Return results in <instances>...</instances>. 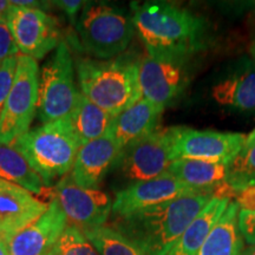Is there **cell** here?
<instances>
[{
  "mask_svg": "<svg viewBox=\"0 0 255 255\" xmlns=\"http://www.w3.org/2000/svg\"><path fill=\"white\" fill-rule=\"evenodd\" d=\"M132 24L149 55L189 59L205 45L206 23L167 1L132 2Z\"/></svg>",
  "mask_w": 255,
  "mask_h": 255,
  "instance_id": "1",
  "label": "cell"
},
{
  "mask_svg": "<svg viewBox=\"0 0 255 255\" xmlns=\"http://www.w3.org/2000/svg\"><path fill=\"white\" fill-rule=\"evenodd\" d=\"M213 199L212 193L184 195L115 218L114 228L145 255H167L190 222Z\"/></svg>",
  "mask_w": 255,
  "mask_h": 255,
  "instance_id": "2",
  "label": "cell"
},
{
  "mask_svg": "<svg viewBox=\"0 0 255 255\" xmlns=\"http://www.w3.org/2000/svg\"><path fill=\"white\" fill-rule=\"evenodd\" d=\"M138 63L122 55L108 60L79 58L76 70L81 92L101 109L119 116L142 98Z\"/></svg>",
  "mask_w": 255,
  "mask_h": 255,
  "instance_id": "3",
  "label": "cell"
},
{
  "mask_svg": "<svg viewBox=\"0 0 255 255\" xmlns=\"http://www.w3.org/2000/svg\"><path fill=\"white\" fill-rule=\"evenodd\" d=\"M12 145L27 159L46 186L71 171L82 146L69 117L28 130Z\"/></svg>",
  "mask_w": 255,
  "mask_h": 255,
  "instance_id": "4",
  "label": "cell"
},
{
  "mask_svg": "<svg viewBox=\"0 0 255 255\" xmlns=\"http://www.w3.org/2000/svg\"><path fill=\"white\" fill-rule=\"evenodd\" d=\"M75 26L76 49L102 60L122 55L135 32L131 15L126 9L105 2L85 5Z\"/></svg>",
  "mask_w": 255,
  "mask_h": 255,
  "instance_id": "5",
  "label": "cell"
},
{
  "mask_svg": "<svg viewBox=\"0 0 255 255\" xmlns=\"http://www.w3.org/2000/svg\"><path fill=\"white\" fill-rule=\"evenodd\" d=\"M79 95L69 43L63 40L39 71L38 116L49 123L70 116Z\"/></svg>",
  "mask_w": 255,
  "mask_h": 255,
  "instance_id": "6",
  "label": "cell"
},
{
  "mask_svg": "<svg viewBox=\"0 0 255 255\" xmlns=\"http://www.w3.org/2000/svg\"><path fill=\"white\" fill-rule=\"evenodd\" d=\"M38 62L18 55L13 85L0 114V144L12 145L30 130L38 109Z\"/></svg>",
  "mask_w": 255,
  "mask_h": 255,
  "instance_id": "7",
  "label": "cell"
},
{
  "mask_svg": "<svg viewBox=\"0 0 255 255\" xmlns=\"http://www.w3.org/2000/svg\"><path fill=\"white\" fill-rule=\"evenodd\" d=\"M175 132L176 127L158 128L150 135L123 149L115 168L131 183L152 180L165 173L175 161Z\"/></svg>",
  "mask_w": 255,
  "mask_h": 255,
  "instance_id": "8",
  "label": "cell"
},
{
  "mask_svg": "<svg viewBox=\"0 0 255 255\" xmlns=\"http://www.w3.org/2000/svg\"><path fill=\"white\" fill-rule=\"evenodd\" d=\"M6 19L23 56L43 59L63 41L58 20L43 9L12 5Z\"/></svg>",
  "mask_w": 255,
  "mask_h": 255,
  "instance_id": "9",
  "label": "cell"
},
{
  "mask_svg": "<svg viewBox=\"0 0 255 255\" xmlns=\"http://www.w3.org/2000/svg\"><path fill=\"white\" fill-rule=\"evenodd\" d=\"M189 59L146 55L138 63V83L142 97L165 109L186 89L189 81Z\"/></svg>",
  "mask_w": 255,
  "mask_h": 255,
  "instance_id": "10",
  "label": "cell"
},
{
  "mask_svg": "<svg viewBox=\"0 0 255 255\" xmlns=\"http://www.w3.org/2000/svg\"><path fill=\"white\" fill-rule=\"evenodd\" d=\"M55 197L68 221L82 232L105 226L113 212V201L107 193L79 187L70 175L62 177L56 183Z\"/></svg>",
  "mask_w": 255,
  "mask_h": 255,
  "instance_id": "11",
  "label": "cell"
},
{
  "mask_svg": "<svg viewBox=\"0 0 255 255\" xmlns=\"http://www.w3.org/2000/svg\"><path fill=\"white\" fill-rule=\"evenodd\" d=\"M247 135L215 130H195L176 127L174 139L175 159L191 158L227 164L241 150Z\"/></svg>",
  "mask_w": 255,
  "mask_h": 255,
  "instance_id": "12",
  "label": "cell"
},
{
  "mask_svg": "<svg viewBox=\"0 0 255 255\" xmlns=\"http://www.w3.org/2000/svg\"><path fill=\"white\" fill-rule=\"evenodd\" d=\"M212 191L196 190L181 182L169 173L143 182L131 183L119 190L113 202V213L115 218L126 216L149 207H154L168 201L175 200L184 195H193ZM213 197H214V193Z\"/></svg>",
  "mask_w": 255,
  "mask_h": 255,
  "instance_id": "13",
  "label": "cell"
},
{
  "mask_svg": "<svg viewBox=\"0 0 255 255\" xmlns=\"http://www.w3.org/2000/svg\"><path fill=\"white\" fill-rule=\"evenodd\" d=\"M49 203L31 191L0 178V241L7 246L19 232L37 221Z\"/></svg>",
  "mask_w": 255,
  "mask_h": 255,
  "instance_id": "14",
  "label": "cell"
},
{
  "mask_svg": "<svg viewBox=\"0 0 255 255\" xmlns=\"http://www.w3.org/2000/svg\"><path fill=\"white\" fill-rule=\"evenodd\" d=\"M68 222L58 200L53 197L46 212L8 242V255H47L68 227Z\"/></svg>",
  "mask_w": 255,
  "mask_h": 255,
  "instance_id": "15",
  "label": "cell"
},
{
  "mask_svg": "<svg viewBox=\"0 0 255 255\" xmlns=\"http://www.w3.org/2000/svg\"><path fill=\"white\" fill-rule=\"evenodd\" d=\"M121 148L111 133L83 144L76 156L70 177L77 186L98 189L121 155Z\"/></svg>",
  "mask_w": 255,
  "mask_h": 255,
  "instance_id": "16",
  "label": "cell"
},
{
  "mask_svg": "<svg viewBox=\"0 0 255 255\" xmlns=\"http://www.w3.org/2000/svg\"><path fill=\"white\" fill-rule=\"evenodd\" d=\"M214 101L241 111L255 110V60L244 58L212 89Z\"/></svg>",
  "mask_w": 255,
  "mask_h": 255,
  "instance_id": "17",
  "label": "cell"
},
{
  "mask_svg": "<svg viewBox=\"0 0 255 255\" xmlns=\"http://www.w3.org/2000/svg\"><path fill=\"white\" fill-rule=\"evenodd\" d=\"M162 113V108L142 97L115 117L110 133L121 150L157 130Z\"/></svg>",
  "mask_w": 255,
  "mask_h": 255,
  "instance_id": "18",
  "label": "cell"
},
{
  "mask_svg": "<svg viewBox=\"0 0 255 255\" xmlns=\"http://www.w3.org/2000/svg\"><path fill=\"white\" fill-rule=\"evenodd\" d=\"M231 202L228 199L213 197L190 225L186 228L167 255H197L205 244L207 237L227 209Z\"/></svg>",
  "mask_w": 255,
  "mask_h": 255,
  "instance_id": "19",
  "label": "cell"
},
{
  "mask_svg": "<svg viewBox=\"0 0 255 255\" xmlns=\"http://www.w3.org/2000/svg\"><path fill=\"white\" fill-rule=\"evenodd\" d=\"M239 206L229 202L197 255H242L245 242L238 225Z\"/></svg>",
  "mask_w": 255,
  "mask_h": 255,
  "instance_id": "20",
  "label": "cell"
},
{
  "mask_svg": "<svg viewBox=\"0 0 255 255\" xmlns=\"http://www.w3.org/2000/svg\"><path fill=\"white\" fill-rule=\"evenodd\" d=\"M167 173L196 190L215 193L227 178V164L201 159L178 158L171 162Z\"/></svg>",
  "mask_w": 255,
  "mask_h": 255,
  "instance_id": "21",
  "label": "cell"
},
{
  "mask_svg": "<svg viewBox=\"0 0 255 255\" xmlns=\"http://www.w3.org/2000/svg\"><path fill=\"white\" fill-rule=\"evenodd\" d=\"M69 120L83 145L109 133L115 116L101 109L79 91Z\"/></svg>",
  "mask_w": 255,
  "mask_h": 255,
  "instance_id": "22",
  "label": "cell"
},
{
  "mask_svg": "<svg viewBox=\"0 0 255 255\" xmlns=\"http://www.w3.org/2000/svg\"><path fill=\"white\" fill-rule=\"evenodd\" d=\"M0 178L40 195L44 191L41 177L13 145L0 144Z\"/></svg>",
  "mask_w": 255,
  "mask_h": 255,
  "instance_id": "23",
  "label": "cell"
},
{
  "mask_svg": "<svg viewBox=\"0 0 255 255\" xmlns=\"http://www.w3.org/2000/svg\"><path fill=\"white\" fill-rule=\"evenodd\" d=\"M226 183L237 194L255 186V129L247 135L241 150L227 163Z\"/></svg>",
  "mask_w": 255,
  "mask_h": 255,
  "instance_id": "24",
  "label": "cell"
},
{
  "mask_svg": "<svg viewBox=\"0 0 255 255\" xmlns=\"http://www.w3.org/2000/svg\"><path fill=\"white\" fill-rule=\"evenodd\" d=\"M100 255H145L133 242L114 227H102L83 231Z\"/></svg>",
  "mask_w": 255,
  "mask_h": 255,
  "instance_id": "25",
  "label": "cell"
},
{
  "mask_svg": "<svg viewBox=\"0 0 255 255\" xmlns=\"http://www.w3.org/2000/svg\"><path fill=\"white\" fill-rule=\"evenodd\" d=\"M47 255H100L83 232L76 226H68Z\"/></svg>",
  "mask_w": 255,
  "mask_h": 255,
  "instance_id": "26",
  "label": "cell"
},
{
  "mask_svg": "<svg viewBox=\"0 0 255 255\" xmlns=\"http://www.w3.org/2000/svg\"><path fill=\"white\" fill-rule=\"evenodd\" d=\"M17 63L18 56H15L0 64V114H1L5 102L7 100L12 85H13Z\"/></svg>",
  "mask_w": 255,
  "mask_h": 255,
  "instance_id": "27",
  "label": "cell"
},
{
  "mask_svg": "<svg viewBox=\"0 0 255 255\" xmlns=\"http://www.w3.org/2000/svg\"><path fill=\"white\" fill-rule=\"evenodd\" d=\"M19 49L7 24L6 15H0V64L11 57L18 56Z\"/></svg>",
  "mask_w": 255,
  "mask_h": 255,
  "instance_id": "28",
  "label": "cell"
},
{
  "mask_svg": "<svg viewBox=\"0 0 255 255\" xmlns=\"http://www.w3.org/2000/svg\"><path fill=\"white\" fill-rule=\"evenodd\" d=\"M238 225L244 240L251 246H255V212L239 209Z\"/></svg>",
  "mask_w": 255,
  "mask_h": 255,
  "instance_id": "29",
  "label": "cell"
},
{
  "mask_svg": "<svg viewBox=\"0 0 255 255\" xmlns=\"http://www.w3.org/2000/svg\"><path fill=\"white\" fill-rule=\"evenodd\" d=\"M51 4L62 9L64 13L66 14V17L70 19V21L72 24H76L78 13L87 5V2L82 1V0H57V1H52Z\"/></svg>",
  "mask_w": 255,
  "mask_h": 255,
  "instance_id": "30",
  "label": "cell"
},
{
  "mask_svg": "<svg viewBox=\"0 0 255 255\" xmlns=\"http://www.w3.org/2000/svg\"><path fill=\"white\" fill-rule=\"evenodd\" d=\"M235 203L240 210L255 212V186L248 187L238 193L235 196Z\"/></svg>",
  "mask_w": 255,
  "mask_h": 255,
  "instance_id": "31",
  "label": "cell"
},
{
  "mask_svg": "<svg viewBox=\"0 0 255 255\" xmlns=\"http://www.w3.org/2000/svg\"><path fill=\"white\" fill-rule=\"evenodd\" d=\"M11 1H6V0H0V15H6L7 11L11 7Z\"/></svg>",
  "mask_w": 255,
  "mask_h": 255,
  "instance_id": "32",
  "label": "cell"
},
{
  "mask_svg": "<svg viewBox=\"0 0 255 255\" xmlns=\"http://www.w3.org/2000/svg\"><path fill=\"white\" fill-rule=\"evenodd\" d=\"M0 255H8L7 246L1 241H0Z\"/></svg>",
  "mask_w": 255,
  "mask_h": 255,
  "instance_id": "33",
  "label": "cell"
},
{
  "mask_svg": "<svg viewBox=\"0 0 255 255\" xmlns=\"http://www.w3.org/2000/svg\"><path fill=\"white\" fill-rule=\"evenodd\" d=\"M242 255H255V246H251L250 248H247V250H245Z\"/></svg>",
  "mask_w": 255,
  "mask_h": 255,
  "instance_id": "34",
  "label": "cell"
},
{
  "mask_svg": "<svg viewBox=\"0 0 255 255\" xmlns=\"http://www.w3.org/2000/svg\"><path fill=\"white\" fill-rule=\"evenodd\" d=\"M251 55L253 57V59L255 60V38L253 40V43H252V46H251Z\"/></svg>",
  "mask_w": 255,
  "mask_h": 255,
  "instance_id": "35",
  "label": "cell"
}]
</instances>
